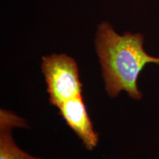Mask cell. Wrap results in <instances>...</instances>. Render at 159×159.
Listing matches in <instances>:
<instances>
[{
  "mask_svg": "<svg viewBox=\"0 0 159 159\" xmlns=\"http://www.w3.org/2000/svg\"><path fill=\"white\" fill-rule=\"evenodd\" d=\"M144 36L140 33H116L108 21L98 25L95 46L102 66L105 90L111 97H116L122 91L134 99L142 94L137 80L148 63L159 64V57L148 55L144 49Z\"/></svg>",
  "mask_w": 159,
  "mask_h": 159,
  "instance_id": "6da1fadb",
  "label": "cell"
},
{
  "mask_svg": "<svg viewBox=\"0 0 159 159\" xmlns=\"http://www.w3.org/2000/svg\"><path fill=\"white\" fill-rule=\"evenodd\" d=\"M41 67L51 105L59 107L65 101L81 94L78 67L72 57L66 54L43 56Z\"/></svg>",
  "mask_w": 159,
  "mask_h": 159,
  "instance_id": "7a4b0ae2",
  "label": "cell"
},
{
  "mask_svg": "<svg viewBox=\"0 0 159 159\" xmlns=\"http://www.w3.org/2000/svg\"><path fill=\"white\" fill-rule=\"evenodd\" d=\"M58 108L60 114L82 140L85 148L92 150L98 144V134L93 129L92 122L87 113L81 94L65 101Z\"/></svg>",
  "mask_w": 159,
  "mask_h": 159,
  "instance_id": "3957f363",
  "label": "cell"
},
{
  "mask_svg": "<svg viewBox=\"0 0 159 159\" xmlns=\"http://www.w3.org/2000/svg\"><path fill=\"white\" fill-rule=\"evenodd\" d=\"M25 126L24 119L2 109L0 112V159H42L24 152L13 142L11 128Z\"/></svg>",
  "mask_w": 159,
  "mask_h": 159,
  "instance_id": "277c9868",
  "label": "cell"
}]
</instances>
